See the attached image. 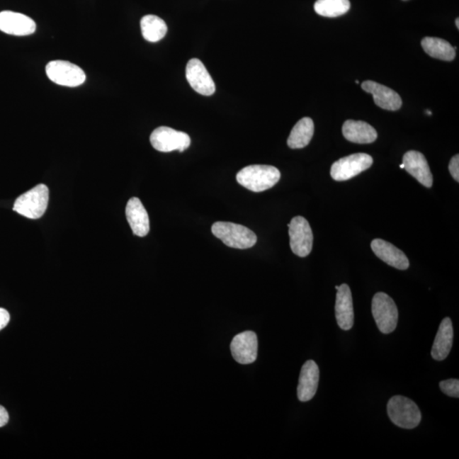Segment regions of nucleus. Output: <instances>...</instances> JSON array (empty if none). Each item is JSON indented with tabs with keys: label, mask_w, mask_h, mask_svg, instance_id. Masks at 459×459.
I'll return each instance as SVG.
<instances>
[{
	"label": "nucleus",
	"mask_w": 459,
	"mask_h": 459,
	"mask_svg": "<svg viewBox=\"0 0 459 459\" xmlns=\"http://www.w3.org/2000/svg\"><path fill=\"white\" fill-rule=\"evenodd\" d=\"M280 173L278 169L270 165H250L237 174V181L245 188L261 193L278 184Z\"/></svg>",
	"instance_id": "obj_1"
},
{
	"label": "nucleus",
	"mask_w": 459,
	"mask_h": 459,
	"mask_svg": "<svg viewBox=\"0 0 459 459\" xmlns=\"http://www.w3.org/2000/svg\"><path fill=\"white\" fill-rule=\"evenodd\" d=\"M212 233L230 248L246 249L257 242V236L244 225L218 221L212 225Z\"/></svg>",
	"instance_id": "obj_2"
},
{
	"label": "nucleus",
	"mask_w": 459,
	"mask_h": 459,
	"mask_svg": "<svg viewBox=\"0 0 459 459\" xmlns=\"http://www.w3.org/2000/svg\"><path fill=\"white\" fill-rule=\"evenodd\" d=\"M387 412L394 424L402 429H414L421 422L422 414L418 406L411 399L395 395L387 405Z\"/></svg>",
	"instance_id": "obj_3"
},
{
	"label": "nucleus",
	"mask_w": 459,
	"mask_h": 459,
	"mask_svg": "<svg viewBox=\"0 0 459 459\" xmlns=\"http://www.w3.org/2000/svg\"><path fill=\"white\" fill-rule=\"evenodd\" d=\"M49 203V188L44 184L33 187L16 200L13 210L28 219L37 220L44 215Z\"/></svg>",
	"instance_id": "obj_4"
},
{
	"label": "nucleus",
	"mask_w": 459,
	"mask_h": 459,
	"mask_svg": "<svg viewBox=\"0 0 459 459\" xmlns=\"http://www.w3.org/2000/svg\"><path fill=\"white\" fill-rule=\"evenodd\" d=\"M372 313L381 333L388 334L397 329L398 322L397 305L385 293H377L373 296Z\"/></svg>",
	"instance_id": "obj_5"
},
{
	"label": "nucleus",
	"mask_w": 459,
	"mask_h": 459,
	"mask_svg": "<svg viewBox=\"0 0 459 459\" xmlns=\"http://www.w3.org/2000/svg\"><path fill=\"white\" fill-rule=\"evenodd\" d=\"M373 157L366 153H355L336 161L331 167V176L336 181L351 180L373 165Z\"/></svg>",
	"instance_id": "obj_6"
},
{
	"label": "nucleus",
	"mask_w": 459,
	"mask_h": 459,
	"mask_svg": "<svg viewBox=\"0 0 459 459\" xmlns=\"http://www.w3.org/2000/svg\"><path fill=\"white\" fill-rule=\"evenodd\" d=\"M45 70L50 80L62 86L78 87L86 80L83 69L69 62H50L47 64Z\"/></svg>",
	"instance_id": "obj_7"
},
{
	"label": "nucleus",
	"mask_w": 459,
	"mask_h": 459,
	"mask_svg": "<svg viewBox=\"0 0 459 459\" xmlns=\"http://www.w3.org/2000/svg\"><path fill=\"white\" fill-rule=\"evenodd\" d=\"M150 142L153 148L162 152H184L190 147L191 138L185 132L162 126L152 132Z\"/></svg>",
	"instance_id": "obj_8"
},
{
	"label": "nucleus",
	"mask_w": 459,
	"mask_h": 459,
	"mask_svg": "<svg viewBox=\"0 0 459 459\" xmlns=\"http://www.w3.org/2000/svg\"><path fill=\"white\" fill-rule=\"evenodd\" d=\"M288 227L293 253L302 258L308 256L313 246V233L308 221L304 217L296 216Z\"/></svg>",
	"instance_id": "obj_9"
},
{
	"label": "nucleus",
	"mask_w": 459,
	"mask_h": 459,
	"mask_svg": "<svg viewBox=\"0 0 459 459\" xmlns=\"http://www.w3.org/2000/svg\"><path fill=\"white\" fill-rule=\"evenodd\" d=\"M186 76L191 88L200 95L210 96L215 92L214 80L200 60H190L186 65Z\"/></svg>",
	"instance_id": "obj_10"
},
{
	"label": "nucleus",
	"mask_w": 459,
	"mask_h": 459,
	"mask_svg": "<svg viewBox=\"0 0 459 459\" xmlns=\"http://www.w3.org/2000/svg\"><path fill=\"white\" fill-rule=\"evenodd\" d=\"M233 358L240 364L254 363L258 356V338L252 331H246L235 336L231 344Z\"/></svg>",
	"instance_id": "obj_11"
},
{
	"label": "nucleus",
	"mask_w": 459,
	"mask_h": 459,
	"mask_svg": "<svg viewBox=\"0 0 459 459\" xmlns=\"http://www.w3.org/2000/svg\"><path fill=\"white\" fill-rule=\"evenodd\" d=\"M36 30V23L30 17L13 11L0 12V31L14 36L31 35Z\"/></svg>",
	"instance_id": "obj_12"
},
{
	"label": "nucleus",
	"mask_w": 459,
	"mask_h": 459,
	"mask_svg": "<svg viewBox=\"0 0 459 459\" xmlns=\"http://www.w3.org/2000/svg\"><path fill=\"white\" fill-rule=\"evenodd\" d=\"M361 88L367 93L372 94L374 103L380 108L388 110H397L402 108V101L399 94L385 85L365 81L361 84Z\"/></svg>",
	"instance_id": "obj_13"
},
{
	"label": "nucleus",
	"mask_w": 459,
	"mask_h": 459,
	"mask_svg": "<svg viewBox=\"0 0 459 459\" xmlns=\"http://www.w3.org/2000/svg\"><path fill=\"white\" fill-rule=\"evenodd\" d=\"M402 164L404 169H406L407 172L414 177L420 184L431 188L433 185V176L428 162L422 153L416 151L406 152L403 156Z\"/></svg>",
	"instance_id": "obj_14"
},
{
	"label": "nucleus",
	"mask_w": 459,
	"mask_h": 459,
	"mask_svg": "<svg viewBox=\"0 0 459 459\" xmlns=\"http://www.w3.org/2000/svg\"><path fill=\"white\" fill-rule=\"evenodd\" d=\"M335 317L338 325L343 330H350L354 325L352 295L347 284H342L338 289L335 302Z\"/></svg>",
	"instance_id": "obj_15"
},
{
	"label": "nucleus",
	"mask_w": 459,
	"mask_h": 459,
	"mask_svg": "<svg viewBox=\"0 0 459 459\" xmlns=\"http://www.w3.org/2000/svg\"><path fill=\"white\" fill-rule=\"evenodd\" d=\"M320 372L316 363L309 360L301 368L299 378V385L297 388L298 398L300 402H309L316 395Z\"/></svg>",
	"instance_id": "obj_16"
},
{
	"label": "nucleus",
	"mask_w": 459,
	"mask_h": 459,
	"mask_svg": "<svg viewBox=\"0 0 459 459\" xmlns=\"http://www.w3.org/2000/svg\"><path fill=\"white\" fill-rule=\"evenodd\" d=\"M371 248L377 257L390 266L404 271L410 266L407 255L389 242L378 238L372 242Z\"/></svg>",
	"instance_id": "obj_17"
},
{
	"label": "nucleus",
	"mask_w": 459,
	"mask_h": 459,
	"mask_svg": "<svg viewBox=\"0 0 459 459\" xmlns=\"http://www.w3.org/2000/svg\"><path fill=\"white\" fill-rule=\"evenodd\" d=\"M126 217L135 235L146 237L150 231V221L146 208L138 198H132L126 206Z\"/></svg>",
	"instance_id": "obj_18"
},
{
	"label": "nucleus",
	"mask_w": 459,
	"mask_h": 459,
	"mask_svg": "<svg viewBox=\"0 0 459 459\" xmlns=\"http://www.w3.org/2000/svg\"><path fill=\"white\" fill-rule=\"evenodd\" d=\"M453 343V327L452 320L446 317L441 322L435 341H434L431 356L434 360L443 361L448 356Z\"/></svg>",
	"instance_id": "obj_19"
},
{
	"label": "nucleus",
	"mask_w": 459,
	"mask_h": 459,
	"mask_svg": "<svg viewBox=\"0 0 459 459\" xmlns=\"http://www.w3.org/2000/svg\"><path fill=\"white\" fill-rule=\"evenodd\" d=\"M342 132L344 138L353 143L370 144L378 138L376 130L363 121L347 120L344 123Z\"/></svg>",
	"instance_id": "obj_20"
},
{
	"label": "nucleus",
	"mask_w": 459,
	"mask_h": 459,
	"mask_svg": "<svg viewBox=\"0 0 459 459\" xmlns=\"http://www.w3.org/2000/svg\"><path fill=\"white\" fill-rule=\"evenodd\" d=\"M424 50L429 57L450 62L456 57V50L448 41L435 37H425L421 41Z\"/></svg>",
	"instance_id": "obj_21"
},
{
	"label": "nucleus",
	"mask_w": 459,
	"mask_h": 459,
	"mask_svg": "<svg viewBox=\"0 0 459 459\" xmlns=\"http://www.w3.org/2000/svg\"><path fill=\"white\" fill-rule=\"evenodd\" d=\"M314 135V123L312 118L300 119L293 128L288 139V146L292 149H300L308 146Z\"/></svg>",
	"instance_id": "obj_22"
},
{
	"label": "nucleus",
	"mask_w": 459,
	"mask_h": 459,
	"mask_svg": "<svg viewBox=\"0 0 459 459\" xmlns=\"http://www.w3.org/2000/svg\"><path fill=\"white\" fill-rule=\"evenodd\" d=\"M140 28L144 40L151 42L163 40L168 31L165 21L154 15L144 16L140 21Z\"/></svg>",
	"instance_id": "obj_23"
},
{
	"label": "nucleus",
	"mask_w": 459,
	"mask_h": 459,
	"mask_svg": "<svg viewBox=\"0 0 459 459\" xmlns=\"http://www.w3.org/2000/svg\"><path fill=\"white\" fill-rule=\"evenodd\" d=\"M350 8V0H317L314 4L318 15L330 18L346 14Z\"/></svg>",
	"instance_id": "obj_24"
},
{
	"label": "nucleus",
	"mask_w": 459,
	"mask_h": 459,
	"mask_svg": "<svg viewBox=\"0 0 459 459\" xmlns=\"http://www.w3.org/2000/svg\"><path fill=\"white\" fill-rule=\"evenodd\" d=\"M440 389L446 395L450 397H459V380L450 378V380L441 381L440 382Z\"/></svg>",
	"instance_id": "obj_25"
},
{
	"label": "nucleus",
	"mask_w": 459,
	"mask_h": 459,
	"mask_svg": "<svg viewBox=\"0 0 459 459\" xmlns=\"http://www.w3.org/2000/svg\"><path fill=\"white\" fill-rule=\"evenodd\" d=\"M449 171L454 180L459 181V156L455 155L452 157L449 164Z\"/></svg>",
	"instance_id": "obj_26"
},
{
	"label": "nucleus",
	"mask_w": 459,
	"mask_h": 459,
	"mask_svg": "<svg viewBox=\"0 0 459 459\" xmlns=\"http://www.w3.org/2000/svg\"><path fill=\"white\" fill-rule=\"evenodd\" d=\"M10 314L6 310L0 308V331L4 329L10 322Z\"/></svg>",
	"instance_id": "obj_27"
},
{
	"label": "nucleus",
	"mask_w": 459,
	"mask_h": 459,
	"mask_svg": "<svg viewBox=\"0 0 459 459\" xmlns=\"http://www.w3.org/2000/svg\"><path fill=\"white\" fill-rule=\"evenodd\" d=\"M8 414L6 408L0 406V427L4 426L8 423Z\"/></svg>",
	"instance_id": "obj_28"
},
{
	"label": "nucleus",
	"mask_w": 459,
	"mask_h": 459,
	"mask_svg": "<svg viewBox=\"0 0 459 459\" xmlns=\"http://www.w3.org/2000/svg\"><path fill=\"white\" fill-rule=\"evenodd\" d=\"M455 23H456L457 28H459V18H457Z\"/></svg>",
	"instance_id": "obj_29"
},
{
	"label": "nucleus",
	"mask_w": 459,
	"mask_h": 459,
	"mask_svg": "<svg viewBox=\"0 0 459 459\" xmlns=\"http://www.w3.org/2000/svg\"><path fill=\"white\" fill-rule=\"evenodd\" d=\"M400 168H401V169H404V164H402L401 165H400Z\"/></svg>",
	"instance_id": "obj_30"
},
{
	"label": "nucleus",
	"mask_w": 459,
	"mask_h": 459,
	"mask_svg": "<svg viewBox=\"0 0 459 459\" xmlns=\"http://www.w3.org/2000/svg\"><path fill=\"white\" fill-rule=\"evenodd\" d=\"M427 113H428L429 115H431V110H427Z\"/></svg>",
	"instance_id": "obj_31"
},
{
	"label": "nucleus",
	"mask_w": 459,
	"mask_h": 459,
	"mask_svg": "<svg viewBox=\"0 0 459 459\" xmlns=\"http://www.w3.org/2000/svg\"><path fill=\"white\" fill-rule=\"evenodd\" d=\"M339 288V286H336L335 287V288L337 289V290H338Z\"/></svg>",
	"instance_id": "obj_32"
},
{
	"label": "nucleus",
	"mask_w": 459,
	"mask_h": 459,
	"mask_svg": "<svg viewBox=\"0 0 459 459\" xmlns=\"http://www.w3.org/2000/svg\"><path fill=\"white\" fill-rule=\"evenodd\" d=\"M405 1H406V0H405Z\"/></svg>",
	"instance_id": "obj_33"
}]
</instances>
